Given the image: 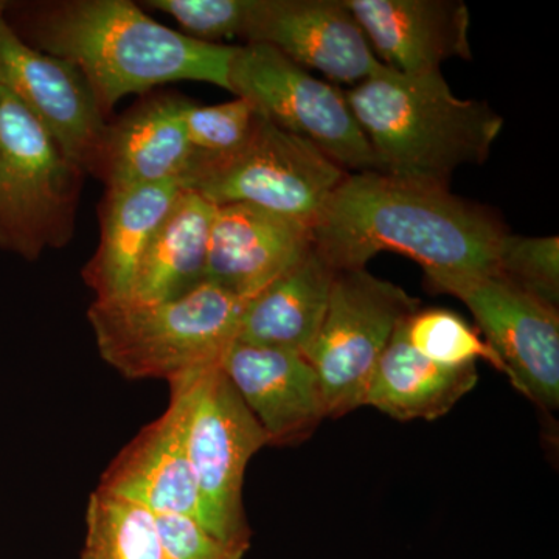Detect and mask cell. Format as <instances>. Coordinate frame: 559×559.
I'll return each mask as SVG.
<instances>
[{
  "mask_svg": "<svg viewBox=\"0 0 559 559\" xmlns=\"http://www.w3.org/2000/svg\"><path fill=\"white\" fill-rule=\"evenodd\" d=\"M510 234L491 209L448 186L367 171L349 173L312 226V245L336 272L366 270L392 250L439 277L495 272Z\"/></svg>",
  "mask_w": 559,
  "mask_h": 559,
  "instance_id": "1",
  "label": "cell"
},
{
  "mask_svg": "<svg viewBox=\"0 0 559 559\" xmlns=\"http://www.w3.org/2000/svg\"><path fill=\"white\" fill-rule=\"evenodd\" d=\"M3 14L33 49L80 70L106 117L128 95L176 81L230 91L235 46L171 31L130 0L5 2Z\"/></svg>",
  "mask_w": 559,
  "mask_h": 559,
  "instance_id": "2",
  "label": "cell"
},
{
  "mask_svg": "<svg viewBox=\"0 0 559 559\" xmlns=\"http://www.w3.org/2000/svg\"><path fill=\"white\" fill-rule=\"evenodd\" d=\"M382 175L450 187L452 173L488 159L503 119L452 94L441 72L406 75L382 64L345 91Z\"/></svg>",
  "mask_w": 559,
  "mask_h": 559,
  "instance_id": "3",
  "label": "cell"
},
{
  "mask_svg": "<svg viewBox=\"0 0 559 559\" xmlns=\"http://www.w3.org/2000/svg\"><path fill=\"white\" fill-rule=\"evenodd\" d=\"M246 304L204 283L160 304L95 300L87 319L102 358L124 378L171 381L221 364L237 341Z\"/></svg>",
  "mask_w": 559,
  "mask_h": 559,
  "instance_id": "4",
  "label": "cell"
},
{
  "mask_svg": "<svg viewBox=\"0 0 559 559\" xmlns=\"http://www.w3.org/2000/svg\"><path fill=\"white\" fill-rule=\"evenodd\" d=\"M170 407L197 476L201 525L216 538L250 546L242 485L250 459L270 444L266 432L221 364L168 381Z\"/></svg>",
  "mask_w": 559,
  "mask_h": 559,
  "instance_id": "5",
  "label": "cell"
},
{
  "mask_svg": "<svg viewBox=\"0 0 559 559\" xmlns=\"http://www.w3.org/2000/svg\"><path fill=\"white\" fill-rule=\"evenodd\" d=\"M84 175L0 76V249L36 260L68 246Z\"/></svg>",
  "mask_w": 559,
  "mask_h": 559,
  "instance_id": "6",
  "label": "cell"
},
{
  "mask_svg": "<svg viewBox=\"0 0 559 559\" xmlns=\"http://www.w3.org/2000/svg\"><path fill=\"white\" fill-rule=\"evenodd\" d=\"M348 175L312 143L260 114L248 142L229 156L193 153L179 186L216 207L255 205L312 227Z\"/></svg>",
  "mask_w": 559,
  "mask_h": 559,
  "instance_id": "7",
  "label": "cell"
},
{
  "mask_svg": "<svg viewBox=\"0 0 559 559\" xmlns=\"http://www.w3.org/2000/svg\"><path fill=\"white\" fill-rule=\"evenodd\" d=\"M418 305L395 283L367 270L336 272L325 318L305 355L318 373L326 418L362 406L378 360Z\"/></svg>",
  "mask_w": 559,
  "mask_h": 559,
  "instance_id": "8",
  "label": "cell"
},
{
  "mask_svg": "<svg viewBox=\"0 0 559 559\" xmlns=\"http://www.w3.org/2000/svg\"><path fill=\"white\" fill-rule=\"evenodd\" d=\"M231 94L255 106L282 130L307 140L347 173L377 171L366 135L344 92L311 75L266 44L235 46Z\"/></svg>",
  "mask_w": 559,
  "mask_h": 559,
  "instance_id": "9",
  "label": "cell"
},
{
  "mask_svg": "<svg viewBox=\"0 0 559 559\" xmlns=\"http://www.w3.org/2000/svg\"><path fill=\"white\" fill-rule=\"evenodd\" d=\"M468 307L511 384L544 409L559 404L558 308L498 272L426 277Z\"/></svg>",
  "mask_w": 559,
  "mask_h": 559,
  "instance_id": "10",
  "label": "cell"
},
{
  "mask_svg": "<svg viewBox=\"0 0 559 559\" xmlns=\"http://www.w3.org/2000/svg\"><path fill=\"white\" fill-rule=\"evenodd\" d=\"M0 2V76L53 135L73 164L94 173L109 121L75 66L33 49L5 20Z\"/></svg>",
  "mask_w": 559,
  "mask_h": 559,
  "instance_id": "11",
  "label": "cell"
},
{
  "mask_svg": "<svg viewBox=\"0 0 559 559\" xmlns=\"http://www.w3.org/2000/svg\"><path fill=\"white\" fill-rule=\"evenodd\" d=\"M242 39L353 86L382 66L345 0H252Z\"/></svg>",
  "mask_w": 559,
  "mask_h": 559,
  "instance_id": "12",
  "label": "cell"
},
{
  "mask_svg": "<svg viewBox=\"0 0 559 559\" xmlns=\"http://www.w3.org/2000/svg\"><path fill=\"white\" fill-rule=\"evenodd\" d=\"M221 369L270 444L300 443L326 418L318 373L301 353L235 341Z\"/></svg>",
  "mask_w": 559,
  "mask_h": 559,
  "instance_id": "13",
  "label": "cell"
},
{
  "mask_svg": "<svg viewBox=\"0 0 559 559\" xmlns=\"http://www.w3.org/2000/svg\"><path fill=\"white\" fill-rule=\"evenodd\" d=\"M312 246V227L249 204L216 207L210 231L207 278L240 299H252Z\"/></svg>",
  "mask_w": 559,
  "mask_h": 559,
  "instance_id": "14",
  "label": "cell"
},
{
  "mask_svg": "<svg viewBox=\"0 0 559 559\" xmlns=\"http://www.w3.org/2000/svg\"><path fill=\"white\" fill-rule=\"evenodd\" d=\"M371 49L406 75L441 72L471 60L469 10L459 0H345Z\"/></svg>",
  "mask_w": 559,
  "mask_h": 559,
  "instance_id": "15",
  "label": "cell"
},
{
  "mask_svg": "<svg viewBox=\"0 0 559 559\" xmlns=\"http://www.w3.org/2000/svg\"><path fill=\"white\" fill-rule=\"evenodd\" d=\"M186 103L178 95H148L108 123L92 176L106 189L179 183L193 157L183 123Z\"/></svg>",
  "mask_w": 559,
  "mask_h": 559,
  "instance_id": "16",
  "label": "cell"
},
{
  "mask_svg": "<svg viewBox=\"0 0 559 559\" xmlns=\"http://www.w3.org/2000/svg\"><path fill=\"white\" fill-rule=\"evenodd\" d=\"M154 514H180L201 524L197 476L175 411L145 426L114 457L98 488Z\"/></svg>",
  "mask_w": 559,
  "mask_h": 559,
  "instance_id": "17",
  "label": "cell"
},
{
  "mask_svg": "<svg viewBox=\"0 0 559 559\" xmlns=\"http://www.w3.org/2000/svg\"><path fill=\"white\" fill-rule=\"evenodd\" d=\"M182 191L179 183L106 189L100 212V242L83 278L97 301H119L130 297L140 260L151 238Z\"/></svg>",
  "mask_w": 559,
  "mask_h": 559,
  "instance_id": "18",
  "label": "cell"
},
{
  "mask_svg": "<svg viewBox=\"0 0 559 559\" xmlns=\"http://www.w3.org/2000/svg\"><path fill=\"white\" fill-rule=\"evenodd\" d=\"M334 275L336 271L312 245L248 300L237 341L307 355L325 318Z\"/></svg>",
  "mask_w": 559,
  "mask_h": 559,
  "instance_id": "19",
  "label": "cell"
},
{
  "mask_svg": "<svg viewBox=\"0 0 559 559\" xmlns=\"http://www.w3.org/2000/svg\"><path fill=\"white\" fill-rule=\"evenodd\" d=\"M216 205L182 190L140 260L130 297L140 304L178 300L207 278L210 231Z\"/></svg>",
  "mask_w": 559,
  "mask_h": 559,
  "instance_id": "20",
  "label": "cell"
},
{
  "mask_svg": "<svg viewBox=\"0 0 559 559\" xmlns=\"http://www.w3.org/2000/svg\"><path fill=\"white\" fill-rule=\"evenodd\" d=\"M407 322V320H406ZM401 323L371 373L362 406L374 407L400 421L437 419L447 415L479 381L476 366H440L412 347Z\"/></svg>",
  "mask_w": 559,
  "mask_h": 559,
  "instance_id": "21",
  "label": "cell"
},
{
  "mask_svg": "<svg viewBox=\"0 0 559 559\" xmlns=\"http://www.w3.org/2000/svg\"><path fill=\"white\" fill-rule=\"evenodd\" d=\"M81 559H160L156 514L95 489L87 503Z\"/></svg>",
  "mask_w": 559,
  "mask_h": 559,
  "instance_id": "22",
  "label": "cell"
},
{
  "mask_svg": "<svg viewBox=\"0 0 559 559\" xmlns=\"http://www.w3.org/2000/svg\"><path fill=\"white\" fill-rule=\"evenodd\" d=\"M406 336L419 355L440 366L459 369L480 359L507 374L498 353L457 312L418 310L407 319Z\"/></svg>",
  "mask_w": 559,
  "mask_h": 559,
  "instance_id": "23",
  "label": "cell"
},
{
  "mask_svg": "<svg viewBox=\"0 0 559 559\" xmlns=\"http://www.w3.org/2000/svg\"><path fill=\"white\" fill-rule=\"evenodd\" d=\"M260 112L245 98L201 106L187 100L183 123L193 153L201 157H224L245 145L255 130Z\"/></svg>",
  "mask_w": 559,
  "mask_h": 559,
  "instance_id": "24",
  "label": "cell"
},
{
  "mask_svg": "<svg viewBox=\"0 0 559 559\" xmlns=\"http://www.w3.org/2000/svg\"><path fill=\"white\" fill-rule=\"evenodd\" d=\"M495 272L558 308V237H520L510 234L500 249Z\"/></svg>",
  "mask_w": 559,
  "mask_h": 559,
  "instance_id": "25",
  "label": "cell"
},
{
  "mask_svg": "<svg viewBox=\"0 0 559 559\" xmlns=\"http://www.w3.org/2000/svg\"><path fill=\"white\" fill-rule=\"evenodd\" d=\"M252 0H148L150 9L168 14L180 33L202 43L245 38Z\"/></svg>",
  "mask_w": 559,
  "mask_h": 559,
  "instance_id": "26",
  "label": "cell"
},
{
  "mask_svg": "<svg viewBox=\"0 0 559 559\" xmlns=\"http://www.w3.org/2000/svg\"><path fill=\"white\" fill-rule=\"evenodd\" d=\"M160 559H242L250 546L226 543L180 514H156Z\"/></svg>",
  "mask_w": 559,
  "mask_h": 559,
  "instance_id": "27",
  "label": "cell"
}]
</instances>
